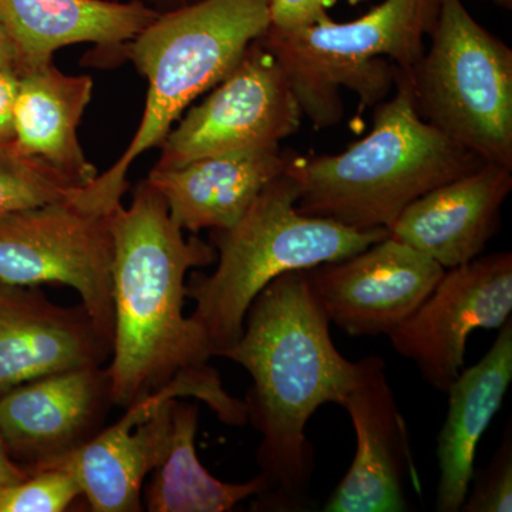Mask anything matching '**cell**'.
I'll list each match as a JSON object with an SVG mask.
<instances>
[{
	"label": "cell",
	"instance_id": "obj_1",
	"mask_svg": "<svg viewBox=\"0 0 512 512\" xmlns=\"http://www.w3.org/2000/svg\"><path fill=\"white\" fill-rule=\"evenodd\" d=\"M113 348L106 369L114 406L163 397L197 399L228 426L248 423L244 400L232 397L211 366L210 340L185 316V282L190 269L217 262V251L184 231L147 180L133 191L128 207L111 214Z\"/></svg>",
	"mask_w": 512,
	"mask_h": 512
},
{
	"label": "cell",
	"instance_id": "obj_2",
	"mask_svg": "<svg viewBox=\"0 0 512 512\" xmlns=\"http://www.w3.org/2000/svg\"><path fill=\"white\" fill-rule=\"evenodd\" d=\"M329 319L303 271L286 272L249 306L241 338L218 357L251 376L244 403L261 443L256 463L268 483L252 511H301L315 471L305 429L320 406L342 404L356 383L359 362L340 355Z\"/></svg>",
	"mask_w": 512,
	"mask_h": 512
},
{
	"label": "cell",
	"instance_id": "obj_3",
	"mask_svg": "<svg viewBox=\"0 0 512 512\" xmlns=\"http://www.w3.org/2000/svg\"><path fill=\"white\" fill-rule=\"evenodd\" d=\"M393 99L377 104L370 133L335 156H291L296 208L356 229L392 227L412 202L484 164L421 119L412 73H394Z\"/></svg>",
	"mask_w": 512,
	"mask_h": 512
},
{
	"label": "cell",
	"instance_id": "obj_4",
	"mask_svg": "<svg viewBox=\"0 0 512 512\" xmlns=\"http://www.w3.org/2000/svg\"><path fill=\"white\" fill-rule=\"evenodd\" d=\"M271 25L269 0H200L161 13L121 49L147 79L143 119L126 151L79 191L94 210L123 204L131 165L160 147L192 103L234 70L247 47Z\"/></svg>",
	"mask_w": 512,
	"mask_h": 512
},
{
	"label": "cell",
	"instance_id": "obj_5",
	"mask_svg": "<svg viewBox=\"0 0 512 512\" xmlns=\"http://www.w3.org/2000/svg\"><path fill=\"white\" fill-rule=\"evenodd\" d=\"M296 201L298 188L284 173L237 224L211 231L217 266L211 274H191L185 296L194 302L190 318L204 330L215 357L238 342L252 301L278 276L349 258L389 237V229H356L301 214Z\"/></svg>",
	"mask_w": 512,
	"mask_h": 512
},
{
	"label": "cell",
	"instance_id": "obj_6",
	"mask_svg": "<svg viewBox=\"0 0 512 512\" xmlns=\"http://www.w3.org/2000/svg\"><path fill=\"white\" fill-rule=\"evenodd\" d=\"M440 0H384L362 18H326L298 32L268 28L262 39L281 64L303 117L316 130L343 119L340 90L359 99L360 110L386 100L396 67L412 73L426 52Z\"/></svg>",
	"mask_w": 512,
	"mask_h": 512
},
{
	"label": "cell",
	"instance_id": "obj_7",
	"mask_svg": "<svg viewBox=\"0 0 512 512\" xmlns=\"http://www.w3.org/2000/svg\"><path fill=\"white\" fill-rule=\"evenodd\" d=\"M431 45L412 72L421 119L512 170V50L461 0H440Z\"/></svg>",
	"mask_w": 512,
	"mask_h": 512
},
{
	"label": "cell",
	"instance_id": "obj_8",
	"mask_svg": "<svg viewBox=\"0 0 512 512\" xmlns=\"http://www.w3.org/2000/svg\"><path fill=\"white\" fill-rule=\"evenodd\" d=\"M76 195L0 215V281L70 286L113 348V211L93 210Z\"/></svg>",
	"mask_w": 512,
	"mask_h": 512
},
{
	"label": "cell",
	"instance_id": "obj_9",
	"mask_svg": "<svg viewBox=\"0 0 512 512\" xmlns=\"http://www.w3.org/2000/svg\"><path fill=\"white\" fill-rule=\"evenodd\" d=\"M303 113L274 53L258 37L210 96L191 107L160 144L154 168L281 146L301 130Z\"/></svg>",
	"mask_w": 512,
	"mask_h": 512
},
{
	"label": "cell",
	"instance_id": "obj_10",
	"mask_svg": "<svg viewBox=\"0 0 512 512\" xmlns=\"http://www.w3.org/2000/svg\"><path fill=\"white\" fill-rule=\"evenodd\" d=\"M511 312V252L480 255L446 269L433 292L387 338L399 355L416 363L424 382L446 393L464 369L468 336L500 329Z\"/></svg>",
	"mask_w": 512,
	"mask_h": 512
},
{
	"label": "cell",
	"instance_id": "obj_11",
	"mask_svg": "<svg viewBox=\"0 0 512 512\" xmlns=\"http://www.w3.org/2000/svg\"><path fill=\"white\" fill-rule=\"evenodd\" d=\"M444 272L429 256L390 237L349 258L303 269L326 318L353 338L389 335Z\"/></svg>",
	"mask_w": 512,
	"mask_h": 512
},
{
	"label": "cell",
	"instance_id": "obj_12",
	"mask_svg": "<svg viewBox=\"0 0 512 512\" xmlns=\"http://www.w3.org/2000/svg\"><path fill=\"white\" fill-rule=\"evenodd\" d=\"M113 406L104 366L39 377L0 397V436L30 474L86 446L106 427Z\"/></svg>",
	"mask_w": 512,
	"mask_h": 512
},
{
	"label": "cell",
	"instance_id": "obj_13",
	"mask_svg": "<svg viewBox=\"0 0 512 512\" xmlns=\"http://www.w3.org/2000/svg\"><path fill=\"white\" fill-rule=\"evenodd\" d=\"M340 406L352 420L356 454L323 511H409L404 481L407 476L414 478L416 470L406 421L387 380L382 357L360 360L356 383Z\"/></svg>",
	"mask_w": 512,
	"mask_h": 512
},
{
	"label": "cell",
	"instance_id": "obj_14",
	"mask_svg": "<svg viewBox=\"0 0 512 512\" xmlns=\"http://www.w3.org/2000/svg\"><path fill=\"white\" fill-rule=\"evenodd\" d=\"M110 356L82 303L67 308L37 286L0 281V397L39 377L104 366Z\"/></svg>",
	"mask_w": 512,
	"mask_h": 512
},
{
	"label": "cell",
	"instance_id": "obj_15",
	"mask_svg": "<svg viewBox=\"0 0 512 512\" xmlns=\"http://www.w3.org/2000/svg\"><path fill=\"white\" fill-rule=\"evenodd\" d=\"M511 190L512 170L484 163L412 202L389 228V237L444 269L467 264L497 234Z\"/></svg>",
	"mask_w": 512,
	"mask_h": 512
},
{
	"label": "cell",
	"instance_id": "obj_16",
	"mask_svg": "<svg viewBox=\"0 0 512 512\" xmlns=\"http://www.w3.org/2000/svg\"><path fill=\"white\" fill-rule=\"evenodd\" d=\"M171 404L151 397L128 407L119 421L49 467L72 471L90 511H144V483L170 448Z\"/></svg>",
	"mask_w": 512,
	"mask_h": 512
},
{
	"label": "cell",
	"instance_id": "obj_17",
	"mask_svg": "<svg viewBox=\"0 0 512 512\" xmlns=\"http://www.w3.org/2000/svg\"><path fill=\"white\" fill-rule=\"evenodd\" d=\"M291 154L281 146L222 154L171 170L153 168L146 178L183 231L228 229L241 220L266 185L281 177Z\"/></svg>",
	"mask_w": 512,
	"mask_h": 512
},
{
	"label": "cell",
	"instance_id": "obj_18",
	"mask_svg": "<svg viewBox=\"0 0 512 512\" xmlns=\"http://www.w3.org/2000/svg\"><path fill=\"white\" fill-rule=\"evenodd\" d=\"M158 15L113 0H0V22L18 47L19 73L45 66L57 50L80 43L117 56Z\"/></svg>",
	"mask_w": 512,
	"mask_h": 512
},
{
	"label": "cell",
	"instance_id": "obj_19",
	"mask_svg": "<svg viewBox=\"0 0 512 512\" xmlns=\"http://www.w3.org/2000/svg\"><path fill=\"white\" fill-rule=\"evenodd\" d=\"M512 380V320L500 328L487 355L461 370L447 389L448 412L437 436L436 511H461L474 477L478 441L503 406Z\"/></svg>",
	"mask_w": 512,
	"mask_h": 512
},
{
	"label": "cell",
	"instance_id": "obj_20",
	"mask_svg": "<svg viewBox=\"0 0 512 512\" xmlns=\"http://www.w3.org/2000/svg\"><path fill=\"white\" fill-rule=\"evenodd\" d=\"M93 87L92 77L63 73L50 62L18 74L13 109L16 143L82 187L99 175L77 134Z\"/></svg>",
	"mask_w": 512,
	"mask_h": 512
},
{
	"label": "cell",
	"instance_id": "obj_21",
	"mask_svg": "<svg viewBox=\"0 0 512 512\" xmlns=\"http://www.w3.org/2000/svg\"><path fill=\"white\" fill-rule=\"evenodd\" d=\"M170 448L144 485V510L150 512H228L268 490L262 474L247 483H225L212 476L198 458L195 439L200 407L185 399L171 404Z\"/></svg>",
	"mask_w": 512,
	"mask_h": 512
},
{
	"label": "cell",
	"instance_id": "obj_22",
	"mask_svg": "<svg viewBox=\"0 0 512 512\" xmlns=\"http://www.w3.org/2000/svg\"><path fill=\"white\" fill-rule=\"evenodd\" d=\"M82 185L26 153L15 138L0 141V215L74 197Z\"/></svg>",
	"mask_w": 512,
	"mask_h": 512
},
{
	"label": "cell",
	"instance_id": "obj_23",
	"mask_svg": "<svg viewBox=\"0 0 512 512\" xmlns=\"http://www.w3.org/2000/svg\"><path fill=\"white\" fill-rule=\"evenodd\" d=\"M83 500L79 480L63 467L33 471L20 483L0 488V512H64Z\"/></svg>",
	"mask_w": 512,
	"mask_h": 512
},
{
	"label": "cell",
	"instance_id": "obj_24",
	"mask_svg": "<svg viewBox=\"0 0 512 512\" xmlns=\"http://www.w3.org/2000/svg\"><path fill=\"white\" fill-rule=\"evenodd\" d=\"M461 511L511 512L512 511V436L511 426L505 429L503 443L488 467L478 476L476 484L468 491Z\"/></svg>",
	"mask_w": 512,
	"mask_h": 512
},
{
	"label": "cell",
	"instance_id": "obj_25",
	"mask_svg": "<svg viewBox=\"0 0 512 512\" xmlns=\"http://www.w3.org/2000/svg\"><path fill=\"white\" fill-rule=\"evenodd\" d=\"M326 18L323 0H269V28L278 32H298Z\"/></svg>",
	"mask_w": 512,
	"mask_h": 512
},
{
	"label": "cell",
	"instance_id": "obj_26",
	"mask_svg": "<svg viewBox=\"0 0 512 512\" xmlns=\"http://www.w3.org/2000/svg\"><path fill=\"white\" fill-rule=\"evenodd\" d=\"M18 94V74L0 70V141L15 138L13 109Z\"/></svg>",
	"mask_w": 512,
	"mask_h": 512
},
{
	"label": "cell",
	"instance_id": "obj_27",
	"mask_svg": "<svg viewBox=\"0 0 512 512\" xmlns=\"http://www.w3.org/2000/svg\"><path fill=\"white\" fill-rule=\"evenodd\" d=\"M28 476L29 474L12 460L5 441L0 436V488L18 484Z\"/></svg>",
	"mask_w": 512,
	"mask_h": 512
},
{
	"label": "cell",
	"instance_id": "obj_28",
	"mask_svg": "<svg viewBox=\"0 0 512 512\" xmlns=\"http://www.w3.org/2000/svg\"><path fill=\"white\" fill-rule=\"evenodd\" d=\"M0 70H9L16 74L20 70L18 47L2 22H0Z\"/></svg>",
	"mask_w": 512,
	"mask_h": 512
},
{
	"label": "cell",
	"instance_id": "obj_29",
	"mask_svg": "<svg viewBox=\"0 0 512 512\" xmlns=\"http://www.w3.org/2000/svg\"><path fill=\"white\" fill-rule=\"evenodd\" d=\"M113 2L137 3V5L154 10V12L161 15V13L185 8V6H190L192 3L200 2V0H113Z\"/></svg>",
	"mask_w": 512,
	"mask_h": 512
},
{
	"label": "cell",
	"instance_id": "obj_30",
	"mask_svg": "<svg viewBox=\"0 0 512 512\" xmlns=\"http://www.w3.org/2000/svg\"><path fill=\"white\" fill-rule=\"evenodd\" d=\"M480 2H490L493 5L500 6V8L511 9L512 8V0H480Z\"/></svg>",
	"mask_w": 512,
	"mask_h": 512
},
{
	"label": "cell",
	"instance_id": "obj_31",
	"mask_svg": "<svg viewBox=\"0 0 512 512\" xmlns=\"http://www.w3.org/2000/svg\"><path fill=\"white\" fill-rule=\"evenodd\" d=\"M339 0H323V3H325L326 8H330V6L335 5V3H338ZM346 2L349 3V5L355 6L359 5V3L365 2V0H346Z\"/></svg>",
	"mask_w": 512,
	"mask_h": 512
}]
</instances>
